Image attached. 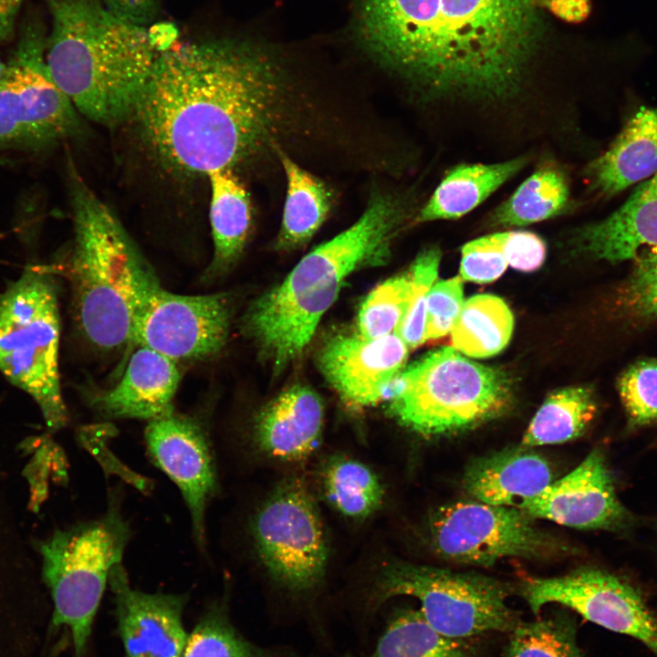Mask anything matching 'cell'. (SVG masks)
I'll use <instances>...</instances> for the list:
<instances>
[{
    "label": "cell",
    "mask_w": 657,
    "mask_h": 657,
    "mask_svg": "<svg viewBox=\"0 0 657 657\" xmlns=\"http://www.w3.org/2000/svg\"><path fill=\"white\" fill-rule=\"evenodd\" d=\"M269 51L219 36L160 52L132 116L157 163L182 177L278 160L305 100Z\"/></svg>",
    "instance_id": "6da1fadb"
},
{
    "label": "cell",
    "mask_w": 657,
    "mask_h": 657,
    "mask_svg": "<svg viewBox=\"0 0 657 657\" xmlns=\"http://www.w3.org/2000/svg\"><path fill=\"white\" fill-rule=\"evenodd\" d=\"M543 0H360L358 38L437 98H513L538 48Z\"/></svg>",
    "instance_id": "7a4b0ae2"
},
{
    "label": "cell",
    "mask_w": 657,
    "mask_h": 657,
    "mask_svg": "<svg viewBox=\"0 0 657 657\" xmlns=\"http://www.w3.org/2000/svg\"><path fill=\"white\" fill-rule=\"evenodd\" d=\"M409 212L401 196L374 193L352 225L307 254L283 282L252 302L242 329L276 370L303 352L353 272L387 261Z\"/></svg>",
    "instance_id": "3957f363"
},
{
    "label": "cell",
    "mask_w": 657,
    "mask_h": 657,
    "mask_svg": "<svg viewBox=\"0 0 657 657\" xmlns=\"http://www.w3.org/2000/svg\"><path fill=\"white\" fill-rule=\"evenodd\" d=\"M50 16L45 61L76 110L111 127L132 118L160 52L146 27L102 0H43Z\"/></svg>",
    "instance_id": "277c9868"
},
{
    "label": "cell",
    "mask_w": 657,
    "mask_h": 657,
    "mask_svg": "<svg viewBox=\"0 0 657 657\" xmlns=\"http://www.w3.org/2000/svg\"><path fill=\"white\" fill-rule=\"evenodd\" d=\"M68 186L74 226L68 270L76 322L91 346L116 350L132 342L136 314L162 286L115 213L72 162Z\"/></svg>",
    "instance_id": "5b68a950"
},
{
    "label": "cell",
    "mask_w": 657,
    "mask_h": 657,
    "mask_svg": "<svg viewBox=\"0 0 657 657\" xmlns=\"http://www.w3.org/2000/svg\"><path fill=\"white\" fill-rule=\"evenodd\" d=\"M510 589L494 578L391 560L380 566L350 610L357 636L370 637L379 613L392 599L411 597L426 621L444 636L463 640L492 631H512L520 622L509 607Z\"/></svg>",
    "instance_id": "8992f818"
},
{
    "label": "cell",
    "mask_w": 657,
    "mask_h": 657,
    "mask_svg": "<svg viewBox=\"0 0 657 657\" xmlns=\"http://www.w3.org/2000/svg\"><path fill=\"white\" fill-rule=\"evenodd\" d=\"M250 534L272 586L291 602L325 654H336L328 620L316 604L327 576L328 538L307 484L297 476L281 481L254 514Z\"/></svg>",
    "instance_id": "52a82bcc"
},
{
    "label": "cell",
    "mask_w": 657,
    "mask_h": 657,
    "mask_svg": "<svg viewBox=\"0 0 657 657\" xmlns=\"http://www.w3.org/2000/svg\"><path fill=\"white\" fill-rule=\"evenodd\" d=\"M512 397L511 381L504 371L443 347L404 367L387 399L390 413L399 422L435 436L470 430L501 416Z\"/></svg>",
    "instance_id": "ba28073f"
},
{
    "label": "cell",
    "mask_w": 657,
    "mask_h": 657,
    "mask_svg": "<svg viewBox=\"0 0 657 657\" xmlns=\"http://www.w3.org/2000/svg\"><path fill=\"white\" fill-rule=\"evenodd\" d=\"M60 318L51 274L28 266L0 294V372L38 405L50 431L68 413L59 378Z\"/></svg>",
    "instance_id": "9c48e42d"
},
{
    "label": "cell",
    "mask_w": 657,
    "mask_h": 657,
    "mask_svg": "<svg viewBox=\"0 0 657 657\" xmlns=\"http://www.w3.org/2000/svg\"><path fill=\"white\" fill-rule=\"evenodd\" d=\"M131 537L117 502L99 518L57 530L38 545L43 578L54 602L53 624L71 633L75 657H84L113 566Z\"/></svg>",
    "instance_id": "30bf717a"
},
{
    "label": "cell",
    "mask_w": 657,
    "mask_h": 657,
    "mask_svg": "<svg viewBox=\"0 0 657 657\" xmlns=\"http://www.w3.org/2000/svg\"><path fill=\"white\" fill-rule=\"evenodd\" d=\"M46 36L27 22L0 78V151L38 153L79 131L78 112L47 72Z\"/></svg>",
    "instance_id": "8fae6325"
},
{
    "label": "cell",
    "mask_w": 657,
    "mask_h": 657,
    "mask_svg": "<svg viewBox=\"0 0 657 657\" xmlns=\"http://www.w3.org/2000/svg\"><path fill=\"white\" fill-rule=\"evenodd\" d=\"M429 535L440 557L472 566H491L506 558H546L565 549L520 508L476 500L440 507L430 520Z\"/></svg>",
    "instance_id": "7c38bea8"
},
{
    "label": "cell",
    "mask_w": 657,
    "mask_h": 657,
    "mask_svg": "<svg viewBox=\"0 0 657 657\" xmlns=\"http://www.w3.org/2000/svg\"><path fill=\"white\" fill-rule=\"evenodd\" d=\"M520 595L537 615L551 603L604 629L639 641L657 655V620L641 595L614 575L580 568L553 578H527Z\"/></svg>",
    "instance_id": "4fadbf2b"
},
{
    "label": "cell",
    "mask_w": 657,
    "mask_h": 657,
    "mask_svg": "<svg viewBox=\"0 0 657 657\" xmlns=\"http://www.w3.org/2000/svg\"><path fill=\"white\" fill-rule=\"evenodd\" d=\"M231 317L225 294L180 295L161 287L136 314L132 342L174 361L205 359L226 343Z\"/></svg>",
    "instance_id": "5bb4252c"
},
{
    "label": "cell",
    "mask_w": 657,
    "mask_h": 657,
    "mask_svg": "<svg viewBox=\"0 0 657 657\" xmlns=\"http://www.w3.org/2000/svg\"><path fill=\"white\" fill-rule=\"evenodd\" d=\"M148 454L180 489L188 507L195 540L205 543V512L218 492V475L211 440L195 417L172 412L148 422Z\"/></svg>",
    "instance_id": "9a60e30c"
},
{
    "label": "cell",
    "mask_w": 657,
    "mask_h": 657,
    "mask_svg": "<svg viewBox=\"0 0 657 657\" xmlns=\"http://www.w3.org/2000/svg\"><path fill=\"white\" fill-rule=\"evenodd\" d=\"M408 351L396 333L373 339L345 334L324 344L318 364L345 402L368 407L388 398L391 384L405 367Z\"/></svg>",
    "instance_id": "2e32d148"
},
{
    "label": "cell",
    "mask_w": 657,
    "mask_h": 657,
    "mask_svg": "<svg viewBox=\"0 0 657 657\" xmlns=\"http://www.w3.org/2000/svg\"><path fill=\"white\" fill-rule=\"evenodd\" d=\"M520 509L532 518L579 529L620 528L628 519L599 450L592 451L574 470L526 501Z\"/></svg>",
    "instance_id": "e0dca14e"
},
{
    "label": "cell",
    "mask_w": 657,
    "mask_h": 657,
    "mask_svg": "<svg viewBox=\"0 0 657 657\" xmlns=\"http://www.w3.org/2000/svg\"><path fill=\"white\" fill-rule=\"evenodd\" d=\"M109 584L125 656L182 657L188 636L182 622L187 597L132 589L122 563L111 568Z\"/></svg>",
    "instance_id": "ac0fdd59"
},
{
    "label": "cell",
    "mask_w": 657,
    "mask_h": 657,
    "mask_svg": "<svg viewBox=\"0 0 657 657\" xmlns=\"http://www.w3.org/2000/svg\"><path fill=\"white\" fill-rule=\"evenodd\" d=\"M324 424V407L311 388L291 386L266 403L254 422L256 449L272 460L300 462L318 448Z\"/></svg>",
    "instance_id": "d6986e66"
},
{
    "label": "cell",
    "mask_w": 657,
    "mask_h": 657,
    "mask_svg": "<svg viewBox=\"0 0 657 657\" xmlns=\"http://www.w3.org/2000/svg\"><path fill=\"white\" fill-rule=\"evenodd\" d=\"M572 253L617 263L657 245V172L605 219L577 228L570 236Z\"/></svg>",
    "instance_id": "ffe728a7"
},
{
    "label": "cell",
    "mask_w": 657,
    "mask_h": 657,
    "mask_svg": "<svg viewBox=\"0 0 657 657\" xmlns=\"http://www.w3.org/2000/svg\"><path fill=\"white\" fill-rule=\"evenodd\" d=\"M176 361L144 346L130 356L120 381L95 395L93 407L107 418L155 420L173 412L181 374Z\"/></svg>",
    "instance_id": "44dd1931"
},
{
    "label": "cell",
    "mask_w": 657,
    "mask_h": 657,
    "mask_svg": "<svg viewBox=\"0 0 657 657\" xmlns=\"http://www.w3.org/2000/svg\"><path fill=\"white\" fill-rule=\"evenodd\" d=\"M552 482L548 462L521 444L474 460L464 476V488L474 500L517 508Z\"/></svg>",
    "instance_id": "7402d4cb"
},
{
    "label": "cell",
    "mask_w": 657,
    "mask_h": 657,
    "mask_svg": "<svg viewBox=\"0 0 657 657\" xmlns=\"http://www.w3.org/2000/svg\"><path fill=\"white\" fill-rule=\"evenodd\" d=\"M657 172V108H641L610 147L587 167L593 190L616 194Z\"/></svg>",
    "instance_id": "603a6c76"
},
{
    "label": "cell",
    "mask_w": 657,
    "mask_h": 657,
    "mask_svg": "<svg viewBox=\"0 0 657 657\" xmlns=\"http://www.w3.org/2000/svg\"><path fill=\"white\" fill-rule=\"evenodd\" d=\"M527 163L525 156L484 164H459L451 169L420 209L414 223L460 218L481 204Z\"/></svg>",
    "instance_id": "cb8c5ba5"
},
{
    "label": "cell",
    "mask_w": 657,
    "mask_h": 657,
    "mask_svg": "<svg viewBox=\"0 0 657 657\" xmlns=\"http://www.w3.org/2000/svg\"><path fill=\"white\" fill-rule=\"evenodd\" d=\"M211 190L209 217L214 256L208 277L219 276L238 260L250 233L252 210L248 193L233 170H215L205 176Z\"/></svg>",
    "instance_id": "d4e9b609"
},
{
    "label": "cell",
    "mask_w": 657,
    "mask_h": 657,
    "mask_svg": "<svg viewBox=\"0 0 657 657\" xmlns=\"http://www.w3.org/2000/svg\"><path fill=\"white\" fill-rule=\"evenodd\" d=\"M278 161L285 171L287 188L275 247L288 251L310 241L327 219L332 196L320 179L301 168L285 150L279 151Z\"/></svg>",
    "instance_id": "484cf974"
},
{
    "label": "cell",
    "mask_w": 657,
    "mask_h": 657,
    "mask_svg": "<svg viewBox=\"0 0 657 657\" xmlns=\"http://www.w3.org/2000/svg\"><path fill=\"white\" fill-rule=\"evenodd\" d=\"M461 641L437 631L419 609L397 607L384 616L375 641L360 657H474Z\"/></svg>",
    "instance_id": "4316f807"
},
{
    "label": "cell",
    "mask_w": 657,
    "mask_h": 657,
    "mask_svg": "<svg viewBox=\"0 0 657 657\" xmlns=\"http://www.w3.org/2000/svg\"><path fill=\"white\" fill-rule=\"evenodd\" d=\"M569 203V188L563 171L546 163L528 176L490 214L493 226H523L561 215Z\"/></svg>",
    "instance_id": "83f0119b"
},
{
    "label": "cell",
    "mask_w": 657,
    "mask_h": 657,
    "mask_svg": "<svg viewBox=\"0 0 657 657\" xmlns=\"http://www.w3.org/2000/svg\"><path fill=\"white\" fill-rule=\"evenodd\" d=\"M514 330V316L507 304L490 294L468 298L451 332L452 347L472 358H488L501 352Z\"/></svg>",
    "instance_id": "f1b7e54d"
},
{
    "label": "cell",
    "mask_w": 657,
    "mask_h": 657,
    "mask_svg": "<svg viewBox=\"0 0 657 657\" xmlns=\"http://www.w3.org/2000/svg\"><path fill=\"white\" fill-rule=\"evenodd\" d=\"M224 602L214 605L187 636L182 657H352L304 653L285 645L264 646L245 638L232 623Z\"/></svg>",
    "instance_id": "f546056e"
},
{
    "label": "cell",
    "mask_w": 657,
    "mask_h": 657,
    "mask_svg": "<svg viewBox=\"0 0 657 657\" xmlns=\"http://www.w3.org/2000/svg\"><path fill=\"white\" fill-rule=\"evenodd\" d=\"M596 412L590 387L556 390L532 418L520 444L527 447L561 443L581 435Z\"/></svg>",
    "instance_id": "4dcf8cb0"
},
{
    "label": "cell",
    "mask_w": 657,
    "mask_h": 657,
    "mask_svg": "<svg viewBox=\"0 0 657 657\" xmlns=\"http://www.w3.org/2000/svg\"><path fill=\"white\" fill-rule=\"evenodd\" d=\"M321 490L327 502L339 514L351 519H364L374 514L384 499L379 476L364 463L335 455L324 464Z\"/></svg>",
    "instance_id": "1f68e13d"
},
{
    "label": "cell",
    "mask_w": 657,
    "mask_h": 657,
    "mask_svg": "<svg viewBox=\"0 0 657 657\" xmlns=\"http://www.w3.org/2000/svg\"><path fill=\"white\" fill-rule=\"evenodd\" d=\"M504 657H582L573 623L562 616L519 622Z\"/></svg>",
    "instance_id": "d6a6232c"
},
{
    "label": "cell",
    "mask_w": 657,
    "mask_h": 657,
    "mask_svg": "<svg viewBox=\"0 0 657 657\" xmlns=\"http://www.w3.org/2000/svg\"><path fill=\"white\" fill-rule=\"evenodd\" d=\"M412 296L410 271L376 287L360 308L357 333L371 339L396 333L408 311Z\"/></svg>",
    "instance_id": "836d02e7"
},
{
    "label": "cell",
    "mask_w": 657,
    "mask_h": 657,
    "mask_svg": "<svg viewBox=\"0 0 657 657\" xmlns=\"http://www.w3.org/2000/svg\"><path fill=\"white\" fill-rule=\"evenodd\" d=\"M442 253L438 247H428L415 258L410 268L412 296L408 311L396 334L409 349L425 340L428 294L438 276Z\"/></svg>",
    "instance_id": "e575fe53"
},
{
    "label": "cell",
    "mask_w": 657,
    "mask_h": 657,
    "mask_svg": "<svg viewBox=\"0 0 657 657\" xmlns=\"http://www.w3.org/2000/svg\"><path fill=\"white\" fill-rule=\"evenodd\" d=\"M618 389L632 425L657 420V360H640L630 365L620 374Z\"/></svg>",
    "instance_id": "d590c367"
},
{
    "label": "cell",
    "mask_w": 657,
    "mask_h": 657,
    "mask_svg": "<svg viewBox=\"0 0 657 657\" xmlns=\"http://www.w3.org/2000/svg\"><path fill=\"white\" fill-rule=\"evenodd\" d=\"M460 277L476 284H488L499 278L508 263L500 233L481 236L466 243L461 250Z\"/></svg>",
    "instance_id": "8d00e7d4"
},
{
    "label": "cell",
    "mask_w": 657,
    "mask_h": 657,
    "mask_svg": "<svg viewBox=\"0 0 657 657\" xmlns=\"http://www.w3.org/2000/svg\"><path fill=\"white\" fill-rule=\"evenodd\" d=\"M464 302L463 279L460 276L435 282L427 298L426 340L451 333Z\"/></svg>",
    "instance_id": "74e56055"
},
{
    "label": "cell",
    "mask_w": 657,
    "mask_h": 657,
    "mask_svg": "<svg viewBox=\"0 0 657 657\" xmlns=\"http://www.w3.org/2000/svg\"><path fill=\"white\" fill-rule=\"evenodd\" d=\"M628 286L631 305L642 315L657 316V245L641 251Z\"/></svg>",
    "instance_id": "f35d334b"
},
{
    "label": "cell",
    "mask_w": 657,
    "mask_h": 657,
    "mask_svg": "<svg viewBox=\"0 0 657 657\" xmlns=\"http://www.w3.org/2000/svg\"><path fill=\"white\" fill-rule=\"evenodd\" d=\"M502 248L508 265L521 272L539 269L547 257V245L529 231L499 232Z\"/></svg>",
    "instance_id": "ab89813d"
},
{
    "label": "cell",
    "mask_w": 657,
    "mask_h": 657,
    "mask_svg": "<svg viewBox=\"0 0 657 657\" xmlns=\"http://www.w3.org/2000/svg\"><path fill=\"white\" fill-rule=\"evenodd\" d=\"M106 7L120 19L146 27L157 16L162 0H102Z\"/></svg>",
    "instance_id": "60d3db41"
},
{
    "label": "cell",
    "mask_w": 657,
    "mask_h": 657,
    "mask_svg": "<svg viewBox=\"0 0 657 657\" xmlns=\"http://www.w3.org/2000/svg\"><path fill=\"white\" fill-rule=\"evenodd\" d=\"M543 5L559 19L568 23H580L590 15V0H543Z\"/></svg>",
    "instance_id": "b9f144b4"
},
{
    "label": "cell",
    "mask_w": 657,
    "mask_h": 657,
    "mask_svg": "<svg viewBox=\"0 0 657 657\" xmlns=\"http://www.w3.org/2000/svg\"><path fill=\"white\" fill-rule=\"evenodd\" d=\"M23 3L24 0H0V44L14 36Z\"/></svg>",
    "instance_id": "7bdbcfd3"
},
{
    "label": "cell",
    "mask_w": 657,
    "mask_h": 657,
    "mask_svg": "<svg viewBox=\"0 0 657 657\" xmlns=\"http://www.w3.org/2000/svg\"><path fill=\"white\" fill-rule=\"evenodd\" d=\"M149 31L151 44L158 52H162L173 46L176 30L171 25H157Z\"/></svg>",
    "instance_id": "ee69618b"
},
{
    "label": "cell",
    "mask_w": 657,
    "mask_h": 657,
    "mask_svg": "<svg viewBox=\"0 0 657 657\" xmlns=\"http://www.w3.org/2000/svg\"><path fill=\"white\" fill-rule=\"evenodd\" d=\"M7 68H8L7 62H5V61L0 57V78H2L5 76V74L6 71H7Z\"/></svg>",
    "instance_id": "f6af8a7d"
}]
</instances>
